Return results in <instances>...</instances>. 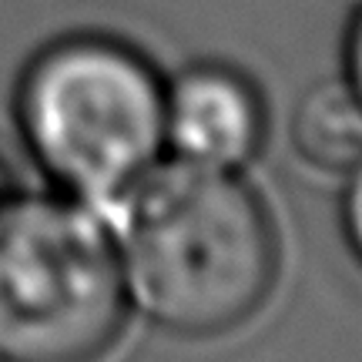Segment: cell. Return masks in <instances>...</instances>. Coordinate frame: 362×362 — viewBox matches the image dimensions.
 <instances>
[{
    "label": "cell",
    "mask_w": 362,
    "mask_h": 362,
    "mask_svg": "<svg viewBox=\"0 0 362 362\" xmlns=\"http://www.w3.org/2000/svg\"><path fill=\"white\" fill-rule=\"evenodd\" d=\"M117 205V255L131 305L175 336L245 325L272 296L279 238L269 208L238 171L155 165Z\"/></svg>",
    "instance_id": "6da1fadb"
},
{
    "label": "cell",
    "mask_w": 362,
    "mask_h": 362,
    "mask_svg": "<svg viewBox=\"0 0 362 362\" xmlns=\"http://www.w3.org/2000/svg\"><path fill=\"white\" fill-rule=\"evenodd\" d=\"M269 128L255 81L228 64H192L165 84V144L178 161L238 171Z\"/></svg>",
    "instance_id": "277c9868"
},
{
    "label": "cell",
    "mask_w": 362,
    "mask_h": 362,
    "mask_svg": "<svg viewBox=\"0 0 362 362\" xmlns=\"http://www.w3.org/2000/svg\"><path fill=\"white\" fill-rule=\"evenodd\" d=\"M342 232L346 245L362 265V161L349 171V188L342 194Z\"/></svg>",
    "instance_id": "8992f818"
},
{
    "label": "cell",
    "mask_w": 362,
    "mask_h": 362,
    "mask_svg": "<svg viewBox=\"0 0 362 362\" xmlns=\"http://www.w3.org/2000/svg\"><path fill=\"white\" fill-rule=\"evenodd\" d=\"M7 188H11V185H7V171H4V165H0V202H4V198H7Z\"/></svg>",
    "instance_id": "ba28073f"
},
{
    "label": "cell",
    "mask_w": 362,
    "mask_h": 362,
    "mask_svg": "<svg viewBox=\"0 0 362 362\" xmlns=\"http://www.w3.org/2000/svg\"><path fill=\"white\" fill-rule=\"evenodd\" d=\"M346 81L362 98V11L356 13L349 27V40H346Z\"/></svg>",
    "instance_id": "52a82bcc"
},
{
    "label": "cell",
    "mask_w": 362,
    "mask_h": 362,
    "mask_svg": "<svg viewBox=\"0 0 362 362\" xmlns=\"http://www.w3.org/2000/svg\"><path fill=\"white\" fill-rule=\"evenodd\" d=\"M292 148L312 168L349 175L362 161V98L349 81L312 84L292 115Z\"/></svg>",
    "instance_id": "5b68a950"
},
{
    "label": "cell",
    "mask_w": 362,
    "mask_h": 362,
    "mask_svg": "<svg viewBox=\"0 0 362 362\" xmlns=\"http://www.w3.org/2000/svg\"><path fill=\"white\" fill-rule=\"evenodd\" d=\"M27 151L64 194L117 205L165 148V81L141 51L104 34L54 40L17 88Z\"/></svg>",
    "instance_id": "7a4b0ae2"
},
{
    "label": "cell",
    "mask_w": 362,
    "mask_h": 362,
    "mask_svg": "<svg viewBox=\"0 0 362 362\" xmlns=\"http://www.w3.org/2000/svg\"><path fill=\"white\" fill-rule=\"evenodd\" d=\"M115 232L71 194L0 202V362H101L128 322Z\"/></svg>",
    "instance_id": "3957f363"
}]
</instances>
